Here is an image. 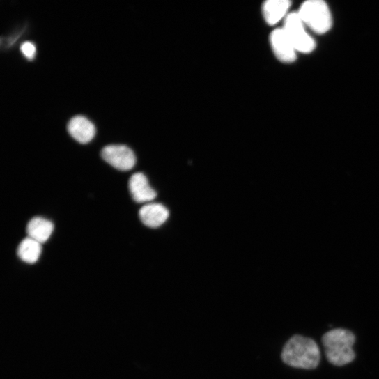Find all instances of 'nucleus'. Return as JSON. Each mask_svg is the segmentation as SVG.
<instances>
[{"label":"nucleus","mask_w":379,"mask_h":379,"mask_svg":"<svg viewBox=\"0 0 379 379\" xmlns=\"http://www.w3.org/2000/svg\"><path fill=\"white\" fill-rule=\"evenodd\" d=\"M281 359L294 368L314 369L320 362V351L317 343L312 339L301 335L293 337L284 345Z\"/></svg>","instance_id":"f257e3e1"},{"label":"nucleus","mask_w":379,"mask_h":379,"mask_svg":"<svg viewBox=\"0 0 379 379\" xmlns=\"http://www.w3.org/2000/svg\"><path fill=\"white\" fill-rule=\"evenodd\" d=\"M322 341L326 357L332 364L341 366L355 359L353 346L355 336L351 331L344 329L332 330L323 335Z\"/></svg>","instance_id":"f03ea898"},{"label":"nucleus","mask_w":379,"mask_h":379,"mask_svg":"<svg viewBox=\"0 0 379 379\" xmlns=\"http://www.w3.org/2000/svg\"><path fill=\"white\" fill-rule=\"evenodd\" d=\"M297 13L307 29L318 35L327 33L332 28V15L323 0H309Z\"/></svg>","instance_id":"7ed1b4c3"},{"label":"nucleus","mask_w":379,"mask_h":379,"mask_svg":"<svg viewBox=\"0 0 379 379\" xmlns=\"http://www.w3.org/2000/svg\"><path fill=\"white\" fill-rule=\"evenodd\" d=\"M298 53L311 54L316 48V42L307 31V27L297 13H291L284 21L282 27Z\"/></svg>","instance_id":"20e7f679"},{"label":"nucleus","mask_w":379,"mask_h":379,"mask_svg":"<svg viewBox=\"0 0 379 379\" xmlns=\"http://www.w3.org/2000/svg\"><path fill=\"white\" fill-rule=\"evenodd\" d=\"M103 159L121 171H129L136 164V156L132 149L125 146L111 145L102 152Z\"/></svg>","instance_id":"39448f33"},{"label":"nucleus","mask_w":379,"mask_h":379,"mask_svg":"<svg viewBox=\"0 0 379 379\" xmlns=\"http://www.w3.org/2000/svg\"><path fill=\"white\" fill-rule=\"evenodd\" d=\"M270 43L274 56L280 62L292 63L297 60L298 52L282 28L271 33Z\"/></svg>","instance_id":"423d86ee"},{"label":"nucleus","mask_w":379,"mask_h":379,"mask_svg":"<svg viewBox=\"0 0 379 379\" xmlns=\"http://www.w3.org/2000/svg\"><path fill=\"white\" fill-rule=\"evenodd\" d=\"M129 187L134 201L138 203H150L157 196L156 192L142 173H136L131 176Z\"/></svg>","instance_id":"0eeeda50"},{"label":"nucleus","mask_w":379,"mask_h":379,"mask_svg":"<svg viewBox=\"0 0 379 379\" xmlns=\"http://www.w3.org/2000/svg\"><path fill=\"white\" fill-rule=\"evenodd\" d=\"M292 3L289 0H268L262 6V13L269 26H274L281 20H286Z\"/></svg>","instance_id":"6e6552de"},{"label":"nucleus","mask_w":379,"mask_h":379,"mask_svg":"<svg viewBox=\"0 0 379 379\" xmlns=\"http://www.w3.org/2000/svg\"><path fill=\"white\" fill-rule=\"evenodd\" d=\"M68 130L72 137L82 144L89 143L96 134V128L93 124L83 116L72 118L68 123Z\"/></svg>","instance_id":"1a4fd4ad"},{"label":"nucleus","mask_w":379,"mask_h":379,"mask_svg":"<svg viewBox=\"0 0 379 379\" xmlns=\"http://www.w3.org/2000/svg\"><path fill=\"white\" fill-rule=\"evenodd\" d=\"M169 216L168 210L160 203H148L139 211L143 224L150 228L156 229L163 225Z\"/></svg>","instance_id":"9d476101"},{"label":"nucleus","mask_w":379,"mask_h":379,"mask_svg":"<svg viewBox=\"0 0 379 379\" xmlns=\"http://www.w3.org/2000/svg\"><path fill=\"white\" fill-rule=\"evenodd\" d=\"M26 231L29 238L42 244L46 242L52 235L54 224L46 219L35 217L29 222Z\"/></svg>","instance_id":"9b49d317"},{"label":"nucleus","mask_w":379,"mask_h":379,"mask_svg":"<svg viewBox=\"0 0 379 379\" xmlns=\"http://www.w3.org/2000/svg\"><path fill=\"white\" fill-rule=\"evenodd\" d=\"M42 252V244L28 237L20 243L17 254L24 262L30 264L36 263Z\"/></svg>","instance_id":"f8f14e48"},{"label":"nucleus","mask_w":379,"mask_h":379,"mask_svg":"<svg viewBox=\"0 0 379 379\" xmlns=\"http://www.w3.org/2000/svg\"><path fill=\"white\" fill-rule=\"evenodd\" d=\"M21 51L28 59L33 60L36 56V48L31 42H26L22 45Z\"/></svg>","instance_id":"ddd939ff"}]
</instances>
